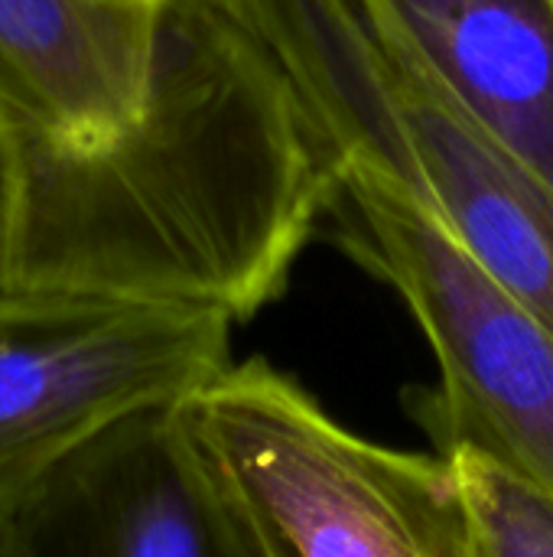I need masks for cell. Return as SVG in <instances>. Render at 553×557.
<instances>
[{"instance_id":"1","label":"cell","mask_w":553,"mask_h":557,"mask_svg":"<svg viewBox=\"0 0 553 557\" xmlns=\"http://www.w3.org/2000/svg\"><path fill=\"white\" fill-rule=\"evenodd\" d=\"M0 281L199 304H274L326 215L332 166L284 62L238 0H160L147 98L98 140L3 121Z\"/></svg>"},{"instance_id":"2","label":"cell","mask_w":553,"mask_h":557,"mask_svg":"<svg viewBox=\"0 0 553 557\" xmlns=\"http://www.w3.org/2000/svg\"><path fill=\"white\" fill-rule=\"evenodd\" d=\"M284 62L332 176L430 215L553 330V193L362 0H238Z\"/></svg>"},{"instance_id":"3","label":"cell","mask_w":553,"mask_h":557,"mask_svg":"<svg viewBox=\"0 0 553 557\" xmlns=\"http://www.w3.org/2000/svg\"><path fill=\"white\" fill-rule=\"evenodd\" d=\"M173 418L238 557H469L443 454L359 437L264 359L228 362Z\"/></svg>"},{"instance_id":"4","label":"cell","mask_w":553,"mask_h":557,"mask_svg":"<svg viewBox=\"0 0 553 557\" xmlns=\"http://www.w3.org/2000/svg\"><path fill=\"white\" fill-rule=\"evenodd\" d=\"M222 310L0 281V506L108 431L176 411L228 362Z\"/></svg>"},{"instance_id":"5","label":"cell","mask_w":553,"mask_h":557,"mask_svg":"<svg viewBox=\"0 0 553 557\" xmlns=\"http://www.w3.org/2000/svg\"><path fill=\"white\" fill-rule=\"evenodd\" d=\"M339 248L401 294L440 388L414 411L440 450L476 447L553 493V330L482 271L430 215L381 186L332 176Z\"/></svg>"},{"instance_id":"6","label":"cell","mask_w":553,"mask_h":557,"mask_svg":"<svg viewBox=\"0 0 553 557\" xmlns=\"http://www.w3.org/2000/svg\"><path fill=\"white\" fill-rule=\"evenodd\" d=\"M0 557H238L173 411L91 441L0 506Z\"/></svg>"},{"instance_id":"7","label":"cell","mask_w":553,"mask_h":557,"mask_svg":"<svg viewBox=\"0 0 553 557\" xmlns=\"http://www.w3.org/2000/svg\"><path fill=\"white\" fill-rule=\"evenodd\" d=\"M160 0H0V117L68 144L124 131L150 85Z\"/></svg>"},{"instance_id":"8","label":"cell","mask_w":553,"mask_h":557,"mask_svg":"<svg viewBox=\"0 0 553 557\" xmlns=\"http://www.w3.org/2000/svg\"><path fill=\"white\" fill-rule=\"evenodd\" d=\"M553 193V0H362Z\"/></svg>"},{"instance_id":"9","label":"cell","mask_w":553,"mask_h":557,"mask_svg":"<svg viewBox=\"0 0 553 557\" xmlns=\"http://www.w3.org/2000/svg\"><path fill=\"white\" fill-rule=\"evenodd\" d=\"M460 480L469 557H553V493L515 467L456 444L440 450Z\"/></svg>"},{"instance_id":"10","label":"cell","mask_w":553,"mask_h":557,"mask_svg":"<svg viewBox=\"0 0 553 557\" xmlns=\"http://www.w3.org/2000/svg\"><path fill=\"white\" fill-rule=\"evenodd\" d=\"M7 196H10V157L0 127V258H3V232H7Z\"/></svg>"}]
</instances>
